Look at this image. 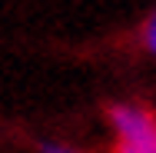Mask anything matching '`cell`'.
<instances>
[{"mask_svg":"<svg viewBox=\"0 0 156 153\" xmlns=\"http://www.w3.org/2000/svg\"><path fill=\"white\" fill-rule=\"evenodd\" d=\"M106 120L116 133L113 153H156V110L136 100L106 103Z\"/></svg>","mask_w":156,"mask_h":153,"instance_id":"cell-1","label":"cell"},{"mask_svg":"<svg viewBox=\"0 0 156 153\" xmlns=\"http://www.w3.org/2000/svg\"><path fill=\"white\" fill-rule=\"evenodd\" d=\"M140 43H143V50L150 57H156V7H153V13L143 20V27H140Z\"/></svg>","mask_w":156,"mask_h":153,"instance_id":"cell-2","label":"cell"},{"mask_svg":"<svg viewBox=\"0 0 156 153\" xmlns=\"http://www.w3.org/2000/svg\"><path fill=\"white\" fill-rule=\"evenodd\" d=\"M37 150H40V153H76L73 147L57 143V140H37Z\"/></svg>","mask_w":156,"mask_h":153,"instance_id":"cell-3","label":"cell"}]
</instances>
